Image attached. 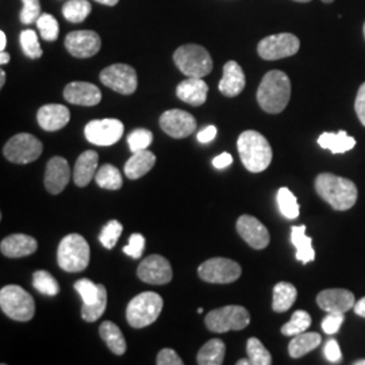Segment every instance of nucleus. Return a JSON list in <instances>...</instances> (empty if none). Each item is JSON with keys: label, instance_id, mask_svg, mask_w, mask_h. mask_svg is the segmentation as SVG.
I'll return each instance as SVG.
<instances>
[{"label": "nucleus", "instance_id": "4c0bfd02", "mask_svg": "<svg viewBox=\"0 0 365 365\" xmlns=\"http://www.w3.org/2000/svg\"><path fill=\"white\" fill-rule=\"evenodd\" d=\"M247 353L252 365H271L272 356L267 351V348L256 337H252L247 342Z\"/></svg>", "mask_w": 365, "mask_h": 365}, {"label": "nucleus", "instance_id": "3c124183", "mask_svg": "<svg viewBox=\"0 0 365 365\" xmlns=\"http://www.w3.org/2000/svg\"><path fill=\"white\" fill-rule=\"evenodd\" d=\"M354 110L357 118L360 119V122L365 126V83H363L357 91L356 96V102H354Z\"/></svg>", "mask_w": 365, "mask_h": 365}, {"label": "nucleus", "instance_id": "5fc2aeb1", "mask_svg": "<svg viewBox=\"0 0 365 365\" xmlns=\"http://www.w3.org/2000/svg\"><path fill=\"white\" fill-rule=\"evenodd\" d=\"M353 310H354V313L357 314L359 317L365 318V298H361L359 302H356Z\"/></svg>", "mask_w": 365, "mask_h": 365}, {"label": "nucleus", "instance_id": "bf43d9fd", "mask_svg": "<svg viewBox=\"0 0 365 365\" xmlns=\"http://www.w3.org/2000/svg\"><path fill=\"white\" fill-rule=\"evenodd\" d=\"M4 83H6V72L1 71V72H0V87H3Z\"/></svg>", "mask_w": 365, "mask_h": 365}, {"label": "nucleus", "instance_id": "58836bf2", "mask_svg": "<svg viewBox=\"0 0 365 365\" xmlns=\"http://www.w3.org/2000/svg\"><path fill=\"white\" fill-rule=\"evenodd\" d=\"M33 286L38 292L43 295H48V297H56L60 292V286H58L57 280L46 271L34 272Z\"/></svg>", "mask_w": 365, "mask_h": 365}, {"label": "nucleus", "instance_id": "bb28decb", "mask_svg": "<svg viewBox=\"0 0 365 365\" xmlns=\"http://www.w3.org/2000/svg\"><path fill=\"white\" fill-rule=\"evenodd\" d=\"M318 144L322 149H327L334 155L349 152L356 146V140L348 135V133L339 130V133H324L318 138Z\"/></svg>", "mask_w": 365, "mask_h": 365}, {"label": "nucleus", "instance_id": "a878e982", "mask_svg": "<svg viewBox=\"0 0 365 365\" xmlns=\"http://www.w3.org/2000/svg\"><path fill=\"white\" fill-rule=\"evenodd\" d=\"M155 164H156V156L148 149L135 152L125 164V175L131 180L140 179L152 170Z\"/></svg>", "mask_w": 365, "mask_h": 365}, {"label": "nucleus", "instance_id": "393cba45", "mask_svg": "<svg viewBox=\"0 0 365 365\" xmlns=\"http://www.w3.org/2000/svg\"><path fill=\"white\" fill-rule=\"evenodd\" d=\"M99 156L93 150L80 155L73 170V182L78 187H87L98 172Z\"/></svg>", "mask_w": 365, "mask_h": 365}, {"label": "nucleus", "instance_id": "6ab92c4d", "mask_svg": "<svg viewBox=\"0 0 365 365\" xmlns=\"http://www.w3.org/2000/svg\"><path fill=\"white\" fill-rule=\"evenodd\" d=\"M64 99L71 105L92 107L102 101V92L91 83L73 81L64 88Z\"/></svg>", "mask_w": 365, "mask_h": 365}, {"label": "nucleus", "instance_id": "412c9836", "mask_svg": "<svg viewBox=\"0 0 365 365\" xmlns=\"http://www.w3.org/2000/svg\"><path fill=\"white\" fill-rule=\"evenodd\" d=\"M207 93H209V86L203 78H185L176 88L178 98L194 107L205 105L207 101Z\"/></svg>", "mask_w": 365, "mask_h": 365}, {"label": "nucleus", "instance_id": "69168bd1", "mask_svg": "<svg viewBox=\"0 0 365 365\" xmlns=\"http://www.w3.org/2000/svg\"><path fill=\"white\" fill-rule=\"evenodd\" d=\"M363 31H364V38H365V24H364V29H363Z\"/></svg>", "mask_w": 365, "mask_h": 365}, {"label": "nucleus", "instance_id": "680f3d73", "mask_svg": "<svg viewBox=\"0 0 365 365\" xmlns=\"http://www.w3.org/2000/svg\"><path fill=\"white\" fill-rule=\"evenodd\" d=\"M354 365H365V360H359L354 363Z\"/></svg>", "mask_w": 365, "mask_h": 365}, {"label": "nucleus", "instance_id": "4468645a", "mask_svg": "<svg viewBox=\"0 0 365 365\" xmlns=\"http://www.w3.org/2000/svg\"><path fill=\"white\" fill-rule=\"evenodd\" d=\"M102 39L92 30L71 31L66 37V48L76 58H90L101 51Z\"/></svg>", "mask_w": 365, "mask_h": 365}, {"label": "nucleus", "instance_id": "5701e85b", "mask_svg": "<svg viewBox=\"0 0 365 365\" xmlns=\"http://www.w3.org/2000/svg\"><path fill=\"white\" fill-rule=\"evenodd\" d=\"M38 248V242L27 235H11L6 237L1 244L0 250L6 257L19 259L33 255Z\"/></svg>", "mask_w": 365, "mask_h": 365}, {"label": "nucleus", "instance_id": "423d86ee", "mask_svg": "<svg viewBox=\"0 0 365 365\" xmlns=\"http://www.w3.org/2000/svg\"><path fill=\"white\" fill-rule=\"evenodd\" d=\"M173 60L188 78H205L212 69V58L207 49L195 43H187L176 49Z\"/></svg>", "mask_w": 365, "mask_h": 365}, {"label": "nucleus", "instance_id": "f257e3e1", "mask_svg": "<svg viewBox=\"0 0 365 365\" xmlns=\"http://www.w3.org/2000/svg\"><path fill=\"white\" fill-rule=\"evenodd\" d=\"M317 194L327 202L331 207L339 211L352 209L357 202L356 184L333 173H321L315 179Z\"/></svg>", "mask_w": 365, "mask_h": 365}, {"label": "nucleus", "instance_id": "72a5a7b5", "mask_svg": "<svg viewBox=\"0 0 365 365\" xmlns=\"http://www.w3.org/2000/svg\"><path fill=\"white\" fill-rule=\"evenodd\" d=\"M91 3L88 0H68L63 6V15L71 24H80L91 13Z\"/></svg>", "mask_w": 365, "mask_h": 365}, {"label": "nucleus", "instance_id": "052dcab7", "mask_svg": "<svg viewBox=\"0 0 365 365\" xmlns=\"http://www.w3.org/2000/svg\"><path fill=\"white\" fill-rule=\"evenodd\" d=\"M252 364L250 363V360H240V361H237V365H249Z\"/></svg>", "mask_w": 365, "mask_h": 365}, {"label": "nucleus", "instance_id": "9d476101", "mask_svg": "<svg viewBox=\"0 0 365 365\" xmlns=\"http://www.w3.org/2000/svg\"><path fill=\"white\" fill-rule=\"evenodd\" d=\"M43 146L37 137L21 133L14 135L13 138L6 144L3 153L6 158L15 164H29L36 161L41 153Z\"/></svg>", "mask_w": 365, "mask_h": 365}, {"label": "nucleus", "instance_id": "1a4fd4ad", "mask_svg": "<svg viewBox=\"0 0 365 365\" xmlns=\"http://www.w3.org/2000/svg\"><path fill=\"white\" fill-rule=\"evenodd\" d=\"M241 267L238 262L223 259V257H214L205 261L199 268L197 274L203 282L212 283V284H229L235 282L241 276Z\"/></svg>", "mask_w": 365, "mask_h": 365}, {"label": "nucleus", "instance_id": "7c9ffc66", "mask_svg": "<svg viewBox=\"0 0 365 365\" xmlns=\"http://www.w3.org/2000/svg\"><path fill=\"white\" fill-rule=\"evenodd\" d=\"M101 337L103 339L108 349L117 356H122L126 352V339L123 337L120 329L110 321H106L101 325Z\"/></svg>", "mask_w": 365, "mask_h": 365}, {"label": "nucleus", "instance_id": "f8f14e48", "mask_svg": "<svg viewBox=\"0 0 365 365\" xmlns=\"http://www.w3.org/2000/svg\"><path fill=\"white\" fill-rule=\"evenodd\" d=\"M123 123L119 119L106 118L95 119L87 123L84 135L88 143L98 146H110L117 144L123 135Z\"/></svg>", "mask_w": 365, "mask_h": 365}, {"label": "nucleus", "instance_id": "c03bdc74", "mask_svg": "<svg viewBox=\"0 0 365 365\" xmlns=\"http://www.w3.org/2000/svg\"><path fill=\"white\" fill-rule=\"evenodd\" d=\"M75 289L81 297L84 304H90L92 302L98 299V297H99V284L92 283L91 280H88V279L78 280L75 283Z\"/></svg>", "mask_w": 365, "mask_h": 365}, {"label": "nucleus", "instance_id": "2eb2a0df", "mask_svg": "<svg viewBox=\"0 0 365 365\" xmlns=\"http://www.w3.org/2000/svg\"><path fill=\"white\" fill-rule=\"evenodd\" d=\"M138 277L148 284L163 286L172 280V267L170 261L160 255H152L146 257L137 269Z\"/></svg>", "mask_w": 365, "mask_h": 365}, {"label": "nucleus", "instance_id": "37998d69", "mask_svg": "<svg viewBox=\"0 0 365 365\" xmlns=\"http://www.w3.org/2000/svg\"><path fill=\"white\" fill-rule=\"evenodd\" d=\"M153 141V134L152 131L146 130V129H135L131 131L128 137V144L130 148L131 152H141L146 150L149 148V145Z\"/></svg>", "mask_w": 365, "mask_h": 365}, {"label": "nucleus", "instance_id": "cd10ccee", "mask_svg": "<svg viewBox=\"0 0 365 365\" xmlns=\"http://www.w3.org/2000/svg\"><path fill=\"white\" fill-rule=\"evenodd\" d=\"M291 242L297 248V260L307 264L315 259V250L313 249V240L306 235V226H292L291 227Z\"/></svg>", "mask_w": 365, "mask_h": 365}, {"label": "nucleus", "instance_id": "6e6552de", "mask_svg": "<svg viewBox=\"0 0 365 365\" xmlns=\"http://www.w3.org/2000/svg\"><path fill=\"white\" fill-rule=\"evenodd\" d=\"M205 324L212 333H226L230 330H242L250 324V314L242 306H225L210 312Z\"/></svg>", "mask_w": 365, "mask_h": 365}, {"label": "nucleus", "instance_id": "2f4dec72", "mask_svg": "<svg viewBox=\"0 0 365 365\" xmlns=\"http://www.w3.org/2000/svg\"><path fill=\"white\" fill-rule=\"evenodd\" d=\"M226 346L222 339H214L206 342L197 353L196 361L200 365H221L225 359Z\"/></svg>", "mask_w": 365, "mask_h": 365}, {"label": "nucleus", "instance_id": "e433bc0d", "mask_svg": "<svg viewBox=\"0 0 365 365\" xmlns=\"http://www.w3.org/2000/svg\"><path fill=\"white\" fill-rule=\"evenodd\" d=\"M107 307V289L103 284H99V297L90 304H84L81 309V317L87 322L98 321L106 312Z\"/></svg>", "mask_w": 365, "mask_h": 365}, {"label": "nucleus", "instance_id": "dca6fc26", "mask_svg": "<svg viewBox=\"0 0 365 365\" xmlns=\"http://www.w3.org/2000/svg\"><path fill=\"white\" fill-rule=\"evenodd\" d=\"M196 119L184 110H168L160 117V128L172 138H185L196 130Z\"/></svg>", "mask_w": 365, "mask_h": 365}, {"label": "nucleus", "instance_id": "39448f33", "mask_svg": "<svg viewBox=\"0 0 365 365\" xmlns=\"http://www.w3.org/2000/svg\"><path fill=\"white\" fill-rule=\"evenodd\" d=\"M163 298L152 291H146L130 300L126 309V319L131 327L143 329L156 322L163 310Z\"/></svg>", "mask_w": 365, "mask_h": 365}, {"label": "nucleus", "instance_id": "4d7b16f0", "mask_svg": "<svg viewBox=\"0 0 365 365\" xmlns=\"http://www.w3.org/2000/svg\"><path fill=\"white\" fill-rule=\"evenodd\" d=\"M9 61H10V54L3 51V52L0 53V64L6 66Z\"/></svg>", "mask_w": 365, "mask_h": 365}, {"label": "nucleus", "instance_id": "a211bd4d", "mask_svg": "<svg viewBox=\"0 0 365 365\" xmlns=\"http://www.w3.org/2000/svg\"><path fill=\"white\" fill-rule=\"evenodd\" d=\"M318 306L327 313L344 314L354 307V295L344 288L324 289L317 297Z\"/></svg>", "mask_w": 365, "mask_h": 365}, {"label": "nucleus", "instance_id": "a19ab883", "mask_svg": "<svg viewBox=\"0 0 365 365\" xmlns=\"http://www.w3.org/2000/svg\"><path fill=\"white\" fill-rule=\"evenodd\" d=\"M37 27L42 39L53 42L58 38V22L51 14H41V16L37 19Z\"/></svg>", "mask_w": 365, "mask_h": 365}, {"label": "nucleus", "instance_id": "ea45409f", "mask_svg": "<svg viewBox=\"0 0 365 365\" xmlns=\"http://www.w3.org/2000/svg\"><path fill=\"white\" fill-rule=\"evenodd\" d=\"M19 42H21V46H22V51L26 54L29 58L31 60H36L42 57V49H41V45H39L38 36L34 30H24L21 33V37H19Z\"/></svg>", "mask_w": 365, "mask_h": 365}, {"label": "nucleus", "instance_id": "e2e57ef3", "mask_svg": "<svg viewBox=\"0 0 365 365\" xmlns=\"http://www.w3.org/2000/svg\"><path fill=\"white\" fill-rule=\"evenodd\" d=\"M294 1H299V3H309V1H312V0H294Z\"/></svg>", "mask_w": 365, "mask_h": 365}, {"label": "nucleus", "instance_id": "20e7f679", "mask_svg": "<svg viewBox=\"0 0 365 365\" xmlns=\"http://www.w3.org/2000/svg\"><path fill=\"white\" fill-rule=\"evenodd\" d=\"M58 265L63 271L76 274L88 267L90 245L80 235H69L63 238L57 252Z\"/></svg>", "mask_w": 365, "mask_h": 365}, {"label": "nucleus", "instance_id": "c756f323", "mask_svg": "<svg viewBox=\"0 0 365 365\" xmlns=\"http://www.w3.org/2000/svg\"><path fill=\"white\" fill-rule=\"evenodd\" d=\"M298 298V291L291 283L280 282L274 288V302L272 309L276 313H286L288 312L295 300Z\"/></svg>", "mask_w": 365, "mask_h": 365}, {"label": "nucleus", "instance_id": "0eeeda50", "mask_svg": "<svg viewBox=\"0 0 365 365\" xmlns=\"http://www.w3.org/2000/svg\"><path fill=\"white\" fill-rule=\"evenodd\" d=\"M1 312L19 322L30 321L36 313L33 297L19 286H6L0 291Z\"/></svg>", "mask_w": 365, "mask_h": 365}, {"label": "nucleus", "instance_id": "79ce46f5", "mask_svg": "<svg viewBox=\"0 0 365 365\" xmlns=\"http://www.w3.org/2000/svg\"><path fill=\"white\" fill-rule=\"evenodd\" d=\"M122 230H123V226L120 222H118L117 220H111L110 222H107L101 237H99V241L102 242V245L106 249H113L117 245L118 240L122 235Z\"/></svg>", "mask_w": 365, "mask_h": 365}, {"label": "nucleus", "instance_id": "864d4df0", "mask_svg": "<svg viewBox=\"0 0 365 365\" xmlns=\"http://www.w3.org/2000/svg\"><path fill=\"white\" fill-rule=\"evenodd\" d=\"M232 163H233V157H232V155H229V153H222V155L215 157L212 160V165L215 168H218V170L227 168L229 165H232Z\"/></svg>", "mask_w": 365, "mask_h": 365}, {"label": "nucleus", "instance_id": "c85d7f7f", "mask_svg": "<svg viewBox=\"0 0 365 365\" xmlns=\"http://www.w3.org/2000/svg\"><path fill=\"white\" fill-rule=\"evenodd\" d=\"M322 342V339L318 333H300L298 336H294L288 345V353L292 359H299L304 354L317 349Z\"/></svg>", "mask_w": 365, "mask_h": 365}, {"label": "nucleus", "instance_id": "c9c22d12", "mask_svg": "<svg viewBox=\"0 0 365 365\" xmlns=\"http://www.w3.org/2000/svg\"><path fill=\"white\" fill-rule=\"evenodd\" d=\"M312 327V317L304 310H298L292 314L289 322L282 327V334L287 337L298 336L300 333H304L309 327Z\"/></svg>", "mask_w": 365, "mask_h": 365}, {"label": "nucleus", "instance_id": "ddd939ff", "mask_svg": "<svg viewBox=\"0 0 365 365\" xmlns=\"http://www.w3.org/2000/svg\"><path fill=\"white\" fill-rule=\"evenodd\" d=\"M101 81L106 87L122 95L134 93L138 86L135 69L126 64L107 66L101 72Z\"/></svg>", "mask_w": 365, "mask_h": 365}, {"label": "nucleus", "instance_id": "6e6d98bb", "mask_svg": "<svg viewBox=\"0 0 365 365\" xmlns=\"http://www.w3.org/2000/svg\"><path fill=\"white\" fill-rule=\"evenodd\" d=\"M6 45H7L6 33H4V31H0V51H1V52L6 49Z\"/></svg>", "mask_w": 365, "mask_h": 365}, {"label": "nucleus", "instance_id": "f3484780", "mask_svg": "<svg viewBox=\"0 0 365 365\" xmlns=\"http://www.w3.org/2000/svg\"><path fill=\"white\" fill-rule=\"evenodd\" d=\"M237 232L250 248L265 249L269 245V232L257 218L252 215H241L237 221Z\"/></svg>", "mask_w": 365, "mask_h": 365}, {"label": "nucleus", "instance_id": "b1692460", "mask_svg": "<svg viewBox=\"0 0 365 365\" xmlns=\"http://www.w3.org/2000/svg\"><path fill=\"white\" fill-rule=\"evenodd\" d=\"M71 119V113L63 105L42 106L37 114L38 125L45 131H57L66 128Z\"/></svg>", "mask_w": 365, "mask_h": 365}, {"label": "nucleus", "instance_id": "8fccbe9b", "mask_svg": "<svg viewBox=\"0 0 365 365\" xmlns=\"http://www.w3.org/2000/svg\"><path fill=\"white\" fill-rule=\"evenodd\" d=\"M324 354H325L327 361H330L333 364H337L342 360V352H341L339 342L336 339H331L327 341L325 349H324Z\"/></svg>", "mask_w": 365, "mask_h": 365}, {"label": "nucleus", "instance_id": "a18cd8bd", "mask_svg": "<svg viewBox=\"0 0 365 365\" xmlns=\"http://www.w3.org/2000/svg\"><path fill=\"white\" fill-rule=\"evenodd\" d=\"M24 9L19 14V19L24 25H30L33 22H37L41 16V3L39 0H22Z\"/></svg>", "mask_w": 365, "mask_h": 365}, {"label": "nucleus", "instance_id": "aec40b11", "mask_svg": "<svg viewBox=\"0 0 365 365\" xmlns=\"http://www.w3.org/2000/svg\"><path fill=\"white\" fill-rule=\"evenodd\" d=\"M71 180L69 164L63 157H53L49 160L45 172V187L46 190L57 195L66 190L68 182Z\"/></svg>", "mask_w": 365, "mask_h": 365}, {"label": "nucleus", "instance_id": "473e14b6", "mask_svg": "<svg viewBox=\"0 0 365 365\" xmlns=\"http://www.w3.org/2000/svg\"><path fill=\"white\" fill-rule=\"evenodd\" d=\"M95 182L101 188L113 191L119 190L123 184L120 172L111 164H105L98 170L95 175Z\"/></svg>", "mask_w": 365, "mask_h": 365}, {"label": "nucleus", "instance_id": "f704fd0d", "mask_svg": "<svg viewBox=\"0 0 365 365\" xmlns=\"http://www.w3.org/2000/svg\"><path fill=\"white\" fill-rule=\"evenodd\" d=\"M277 206L283 217H286L287 220H297L299 217V203L287 187H282L277 191Z\"/></svg>", "mask_w": 365, "mask_h": 365}, {"label": "nucleus", "instance_id": "4be33fe9", "mask_svg": "<svg viewBox=\"0 0 365 365\" xmlns=\"http://www.w3.org/2000/svg\"><path fill=\"white\" fill-rule=\"evenodd\" d=\"M247 84L242 68L235 61H227L223 66V76L220 81V91L227 98H235L244 91Z\"/></svg>", "mask_w": 365, "mask_h": 365}, {"label": "nucleus", "instance_id": "f03ea898", "mask_svg": "<svg viewBox=\"0 0 365 365\" xmlns=\"http://www.w3.org/2000/svg\"><path fill=\"white\" fill-rule=\"evenodd\" d=\"M291 98V81L282 71H271L261 80L257 102L268 114H280Z\"/></svg>", "mask_w": 365, "mask_h": 365}, {"label": "nucleus", "instance_id": "49530a36", "mask_svg": "<svg viewBox=\"0 0 365 365\" xmlns=\"http://www.w3.org/2000/svg\"><path fill=\"white\" fill-rule=\"evenodd\" d=\"M144 248V235L135 233V235H131L129 238V244L123 248V252H125V255L130 256L131 259H140L143 256Z\"/></svg>", "mask_w": 365, "mask_h": 365}, {"label": "nucleus", "instance_id": "09e8293b", "mask_svg": "<svg viewBox=\"0 0 365 365\" xmlns=\"http://www.w3.org/2000/svg\"><path fill=\"white\" fill-rule=\"evenodd\" d=\"M157 365H182V359L179 357V354L175 352L173 349L170 348H165V349H161L160 353L157 354Z\"/></svg>", "mask_w": 365, "mask_h": 365}, {"label": "nucleus", "instance_id": "7ed1b4c3", "mask_svg": "<svg viewBox=\"0 0 365 365\" xmlns=\"http://www.w3.org/2000/svg\"><path fill=\"white\" fill-rule=\"evenodd\" d=\"M237 149L245 168L253 173L267 170L274 156L268 140L256 130L241 133L237 141Z\"/></svg>", "mask_w": 365, "mask_h": 365}, {"label": "nucleus", "instance_id": "de8ad7c7", "mask_svg": "<svg viewBox=\"0 0 365 365\" xmlns=\"http://www.w3.org/2000/svg\"><path fill=\"white\" fill-rule=\"evenodd\" d=\"M345 321V317L344 314L339 313H327V317L324 318L322 321V330L329 334V336H333L336 334L339 330L341 325L344 324Z\"/></svg>", "mask_w": 365, "mask_h": 365}, {"label": "nucleus", "instance_id": "13d9d810", "mask_svg": "<svg viewBox=\"0 0 365 365\" xmlns=\"http://www.w3.org/2000/svg\"><path fill=\"white\" fill-rule=\"evenodd\" d=\"M95 1H98L101 4H105V6H117L119 0H95Z\"/></svg>", "mask_w": 365, "mask_h": 365}, {"label": "nucleus", "instance_id": "9b49d317", "mask_svg": "<svg viewBox=\"0 0 365 365\" xmlns=\"http://www.w3.org/2000/svg\"><path fill=\"white\" fill-rule=\"evenodd\" d=\"M300 41L291 33H280L261 39L257 46V53L261 58L267 61L282 60L299 52Z\"/></svg>", "mask_w": 365, "mask_h": 365}, {"label": "nucleus", "instance_id": "603ef678", "mask_svg": "<svg viewBox=\"0 0 365 365\" xmlns=\"http://www.w3.org/2000/svg\"><path fill=\"white\" fill-rule=\"evenodd\" d=\"M217 137V128L215 126H207L203 130L197 133V141L202 144H209Z\"/></svg>", "mask_w": 365, "mask_h": 365}, {"label": "nucleus", "instance_id": "0e129e2a", "mask_svg": "<svg viewBox=\"0 0 365 365\" xmlns=\"http://www.w3.org/2000/svg\"><path fill=\"white\" fill-rule=\"evenodd\" d=\"M322 1H324V3H333L334 0H322Z\"/></svg>", "mask_w": 365, "mask_h": 365}]
</instances>
